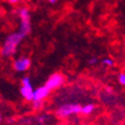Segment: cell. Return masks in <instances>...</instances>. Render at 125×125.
<instances>
[{"instance_id": "obj_12", "label": "cell", "mask_w": 125, "mask_h": 125, "mask_svg": "<svg viewBox=\"0 0 125 125\" xmlns=\"http://www.w3.org/2000/svg\"><path fill=\"white\" fill-rule=\"evenodd\" d=\"M98 62V59L96 58V57H94V58H92V59H90V61H89V63L90 64H96Z\"/></svg>"}, {"instance_id": "obj_14", "label": "cell", "mask_w": 125, "mask_h": 125, "mask_svg": "<svg viewBox=\"0 0 125 125\" xmlns=\"http://www.w3.org/2000/svg\"><path fill=\"white\" fill-rule=\"evenodd\" d=\"M48 1L51 3V4H54V3H56V1H57V0H48Z\"/></svg>"}, {"instance_id": "obj_10", "label": "cell", "mask_w": 125, "mask_h": 125, "mask_svg": "<svg viewBox=\"0 0 125 125\" xmlns=\"http://www.w3.org/2000/svg\"><path fill=\"white\" fill-rule=\"evenodd\" d=\"M33 103V108L35 110H40L43 106V101H32Z\"/></svg>"}, {"instance_id": "obj_4", "label": "cell", "mask_w": 125, "mask_h": 125, "mask_svg": "<svg viewBox=\"0 0 125 125\" xmlns=\"http://www.w3.org/2000/svg\"><path fill=\"white\" fill-rule=\"evenodd\" d=\"M21 97L28 102L33 101V94H34V87L31 82V78L29 76H23L21 78Z\"/></svg>"}, {"instance_id": "obj_6", "label": "cell", "mask_w": 125, "mask_h": 125, "mask_svg": "<svg viewBox=\"0 0 125 125\" xmlns=\"http://www.w3.org/2000/svg\"><path fill=\"white\" fill-rule=\"evenodd\" d=\"M31 65H32V61L29 57H20L17 59H14L12 62V68L16 72H26L30 69Z\"/></svg>"}, {"instance_id": "obj_2", "label": "cell", "mask_w": 125, "mask_h": 125, "mask_svg": "<svg viewBox=\"0 0 125 125\" xmlns=\"http://www.w3.org/2000/svg\"><path fill=\"white\" fill-rule=\"evenodd\" d=\"M18 16H20V29L18 33L21 34L23 38H26L28 35H30L32 31V23H31V13L30 10L27 7H21L18 11Z\"/></svg>"}, {"instance_id": "obj_8", "label": "cell", "mask_w": 125, "mask_h": 125, "mask_svg": "<svg viewBox=\"0 0 125 125\" xmlns=\"http://www.w3.org/2000/svg\"><path fill=\"white\" fill-rule=\"evenodd\" d=\"M94 109H95V106L92 105V104H87V105L83 106V107H82V111H80V113L89 115V114H91L92 112L94 111Z\"/></svg>"}, {"instance_id": "obj_11", "label": "cell", "mask_w": 125, "mask_h": 125, "mask_svg": "<svg viewBox=\"0 0 125 125\" xmlns=\"http://www.w3.org/2000/svg\"><path fill=\"white\" fill-rule=\"evenodd\" d=\"M118 80L122 85H125V72H121L118 76Z\"/></svg>"}, {"instance_id": "obj_3", "label": "cell", "mask_w": 125, "mask_h": 125, "mask_svg": "<svg viewBox=\"0 0 125 125\" xmlns=\"http://www.w3.org/2000/svg\"><path fill=\"white\" fill-rule=\"evenodd\" d=\"M82 111V106H79L77 104H65L62 105L57 109L56 114L58 117L65 118L73 114H78Z\"/></svg>"}, {"instance_id": "obj_9", "label": "cell", "mask_w": 125, "mask_h": 125, "mask_svg": "<svg viewBox=\"0 0 125 125\" xmlns=\"http://www.w3.org/2000/svg\"><path fill=\"white\" fill-rule=\"evenodd\" d=\"M102 64L105 66H113L114 65V61L112 58H104L102 60Z\"/></svg>"}, {"instance_id": "obj_7", "label": "cell", "mask_w": 125, "mask_h": 125, "mask_svg": "<svg viewBox=\"0 0 125 125\" xmlns=\"http://www.w3.org/2000/svg\"><path fill=\"white\" fill-rule=\"evenodd\" d=\"M50 94V91L45 85L40 86L38 89L34 90L33 94V101H44Z\"/></svg>"}, {"instance_id": "obj_5", "label": "cell", "mask_w": 125, "mask_h": 125, "mask_svg": "<svg viewBox=\"0 0 125 125\" xmlns=\"http://www.w3.org/2000/svg\"><path fill=\"white\" fill-rule=\"evenodd\" d=\"M64 82H65V78L61 73H54L47 79L45 86L51 92V91H54L56 89H58V87H60L64 83Z\"/></svg>"}, {"instance_id": "obj_13", "label": "cell", "mask_w": 125, "mask_h": 125, "mask_svg": "<svg viewBox=\"0 0 125 125\" xmlns=\"http://www.w3.org/2000/svg\"><path fill=\"white\" fill-rule=\"evenodd\" d=\"M8 3H10V4H16V3H18L21 1V0H6Z\"/></svg>"}, {"instance_id": "obj_15", "label": "cell", "mask_w": 125, "mask_h": 125, "mask_svg": "<svg viewBox=\"0 0 125 125\" xmlns=\"http://www.w3.org/2000/svg\"><path fill=\"white\" fill-rule=\"evenodd\" d=\"M2 121V114H1V112H0V122Z\"/></svg>"}, {"instance_id": "obj_1", "label": "cell", "mask_w": 125, "mask_h": 125, "mask_svg": "<svg viewBox=\"0 0 125 125\" xmlns=\"http://www.w3.org/2000/svg\"><path fill=\"white\" fill-rule=\"evenodd\" d=\"M24 38L22 37L21 34L18 32H14L9 34L7 37L5 38L1 49H0V55L3 58H10L12 57L17 51L18 47H20L21 41Z\"/></svg>"}]
</instances>
